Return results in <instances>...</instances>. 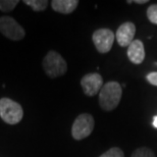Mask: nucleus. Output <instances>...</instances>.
Listing matches in <instances>:
<instances>
[{
    "label": "nucleus",
    "mask_w": 157,
    "mask_h": 157,
    "mask_svg": "<svg viewBox=\"0 0 157 157\" xmlns=\"http://www.w3.org/2000/svg\"><path fill=\"white\" fill-rule=\"evenodd\" d=\"M146 78L150 84L157 87V71H152V73L148 74Z\"/></svg>",
    "instance_id": "16"
},
{
    "label": "nucleus",
    "mask_w": 157,
    "mask_h": 157,
    "mask_svg": "<svg viewBox=\"0 0 157 157\" xmlns=\"http://www.w3.org/2000/svg\"><path fill=\"white\" fill-rule=\"evenodd\" d=\"M128 57L134 64H141L145 59V48L141 40H134L128 47Z\"/></svg>",
    "instance_id": "9"
},
{
    "label": "nucleus",
    "mask_w": 157,
    "mask_h": 157,
    "mask_svg": "<svg viewBox=\"0 0 157 157\" xmlns=\"http://www.w3.org/2000/svg\"><path fill=\"white\" fill-rule=\"evenodd\" d=\"M152 124H153V127L156 128H157V115L156 117H153V121H152Z\"/></svg>",
    "instance_id": "18"
},
{
    "label": "nucleus",
    "mask_w": 157,
    "mask_h": 157,
    "mask_svg": "<svg viewBox=\"0 0 157 157\" xmlns=\"http://www.w3.org/2000/svg\"><path fill=\"white\" fill-rule=\"evenodd\" d=\"M115 39V34L109 29H99L93 33L92 40L96 49L100 53H107L111 50Z\"/></svg>",
    "instance_id": "6"
},
{
    "label": "nucleus",
    "mask_w": 157,
    "mask_h": 157,
    "mask_svg": "<svg viewBox=\"0 0 157 157\" xmlns=\"http://www.w3.org/2000/svg\"><path fill=\"white\" fill-rule=\"evenodd\" d=\"M127 2L128 3H138V4H144V3L148 2V0H133V1L128 0V1H127Z\"/></svg>",
    "instance_id": "17"
},
{
    "label": "nucleus",
    "mask_w": 157,
    "mask_h": 157,
    "mask_svg": "<svg viewBox=\"0 0 157 157\" xmlns=\"http://www.w3.org/2000/svg\"><path fill=\"white\" fill-rule=\"evenodd\" d=\"M81 86L87 96H95L103 87V78L97 73L87 74L82 78Z\"/></svg>",
    "instance_id": "7"
},
{
    "label": "nucleus",
    "mask_w": 157,
    "mask_h": 157,
    "mask_svg": "<svg viewBox=\"0 0 157 157\" xmlns=\"http://www.w3.org/2000/svg\"><path fill=\"white\" fill-rule=\"evenodd\" d=\"M42 65L45 74L51 78L63 76L67 71V64L64 58L53 50L46 54L42 61Z\"/></svg>",
    "instance_id": "2"
},
{
    "label": "nucleus",
    "mask_w": 157,
    "mask_h": 157,
    "mask_svg": "<svg viewBox=\"0 0 157 157\" xmlns=\"http://www.w3.org/2000/svg\"><path fill=\"white\" fill-rule=\"evenodd\" d=\"M78 0H53L51 2L52 8L56 12L62 14H70L78 7Z\"/></svg>",
    "instance_id": "10"
},
{
    "label": "nucleus",
    "mask_w": 157,
    "mask_h": 157,
    "mask_svg": "<svg viewBox=\"0 0 157 157\" xmlns=\"http://www.w3.org/2000/svg\"><path fill=\"white\" fill-rule=\"evenodd\" d=\"M18 4L17 0H0V10L7 12L11 11Z\"/></svg>",
    "instance_id": "12"
},
{
    "label": "nucleus",
    "mask_w": 157,
    "mask_h": 157,
    "mask_svg": "<svg viewBox=\"0 0 157 157\" xmlns=\"http://www.w3.org/2000/svg\"><path fill=\"white\" fill-rule=\"evenodd\" d=\"M132 157H156L155 153L147 147H141L136 149L132 154Z\"/></svg>",
    "instance_id": "13"
},
{
    "label": "nucleus",
    "mask_w": 157,
    "mask_h": 157,
    "mask_svg": "<svg viewBox=\"0 0 157 157\" xmlns=\"http://www.w3.org/2000/svg\"><path fill=\"white\" fill-rule=\"evenodd\" d=\"M99 157H124V151H122L121 148L113 147V148H110L106 152H104Z\"/></svg>",
    "instance_id": "14"
},
{
    "label": "nucleus",
    "mask_w": 157,
    "mask_h": 157,
    "mask_svg": "<svg viewBox=\"0 0 157 157\" xmlns=\"http://www.w3.org/2000/svg\"><path fill=\"white\" fill-rule=\"evenodd\" d=\"M0 33H2L6 38L13 41H20L26 36L24 28L13 17L8 15L0 17Z\"/></svg>",
    "instance_id": "5"
},
{
    "label": "nucleus",
    "mask_w": 157,
    "mask_h": 157,
    "mask_svg": "<svg viewBox=\"0 0 157 157\" xmlns=\"http://www.w3.org/2000/svg\"><path fill=\"white\" fill-rule=\"evenodd\" d=\"M135 34H136V26L133 23L127 21L121 25L115 34L118 45L121 47H128L134 41Z\"/></svg>",
    "instance_id": "8"
},
{
    "label": "nucleus",
    "mask_w": 157,
    "mask_h": 157,
    "mask_svg": "<svg viewBox=\"0 0 157 157\" xmlns=\"http://www.w3.org/2000/svg\"><path fill=\"white\" fill-rule=\"evenodd\" d=\"M122 95L121 86L117 82H108L99 92V105L103 110L111 111L118 106Z\"/></svg>",
    "instance_id": "1"
},
{
    "label": "nucleus",
    "mask_w": 157,
    "mask_h": 157,
    "mask_svg": "<svg viewBox=\"0 0 157 157\" xmlns=\"http://www.w3.org/2000/svg\"><path fill=\"white\" fill-rule=\"evenodd\" d=\"M147 17L152 24L157 25V4L150 5L147 9Z\"/></svg>",
    "instance_id": "15"
},
{
    "label": "nucleus",
    "mask_w": 157,
    "mask_h": 157,
    "mask_svg": "<svg viewBox=\"0 0 157 157\" xmlns=\"http://www.w3.org/2000/svg\"><path fill=\"white\" fill-rule=\"evenodd\" d=\"M0 117L8 124H17L24 117V110L20 103L9 98L0 99Z\"/></svg>",
    "instance_id": "3"
},
{
    "label": "nucleus",
    "mask_w": 157,
    "mask_h": 157,
    "mask_svg": "<svg viewBox=\"0 0 157 157\" xmlns=\"http://www.w3.org/2000/svg\"><path fill=\"white\" fill-rule=\"evenodd\" d=\"M94 117L89 113H82L75 119L71 127V136L75 140H83L89 137L94 130Z\"/></svg>",
    "instance_id": "4"
},
{
    "label": "nucleus",
    "mask_w": 157,
    "mask_h": 157,
    "mask_svg": "<svg viewBox=\"0 0 157 157\" xmlns=\"http://www.w3.org/2000/svg\"><path fill=\"white\" fill-rule=\"evenodd\" d=\"M25 4L29 5L35 11H43L45 10L48 6V1L47 0H25Z\"/></svg>",
    "instance_id": "11"
}]
</instances>
